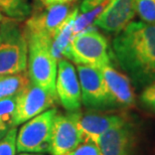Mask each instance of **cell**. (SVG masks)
Segmentation results:
<instances>
[{"label":"cell","mask_w":155,"mask_h":155,"mask_svg":"<svg viewBox=\"0 0 155 155\" xmlns=\"http://www.w3.org/2000/svg\"><path fill=\"white\" fill-rule=\"evenodd\" d=\"M31 82L27 73L0 77V99L15 97Z\"/></svg>","instance_id":"2e32d148"},{"label":"cell","mask_w":155,"mask_h":155,"mask_svg":"<svg viewBox=\"0 0 155 155\" xmlns=\"http://www.w3.org/2000/svg\"><path fill=\"white\" fill-rule=\"evenodd\" d=\"M135 10L141 21L155 24V0H135Z\"/></svg>","instance_id":"d6986e66"},{"label":"cell","mask_w":155,"mask_h":155,"mask_svg":"<svg viewBox=\"0 0 155 155\" xmlns=\"http://www.w3.org/2000/svg\"><path fill=\"white\" fill-rule=\"evenodd\" d=\"M0 10L8 18L20 21L31 14V7L26 0H0Z\"/></svg>","instance_id":"e0dca14e"},{"label":"cell","mask_w":155,"mask_h":155,"mask_svg":"<svg viewBox=\"0 0 155 155\" xmlns=\"http://www.w3.org/2000/svg\"><path fill=\"white\" fill-rule=\"evenodd\" d=\"M58 113L55 108H51L23 123L16 136L18 152H48L52 125Z\"/></svg>","instance_id":"5b68a950"},{"label":"cell","mask_w":155,"mask_h":155,"mask_svg":"<svg viewBox=\"0 0 155 155\" xmlns=\"http://www.w3.org/2000/svg\"><path fill=\"white\" fill-rule=\"evenodd\" d=\"M78 114H57L51 130V146L48 152L51 155H67L83 143V137L78 126Z\"/></svg>","instance_id":"9c48e42d"},{"label":"cell","mask_w":155,"mask_h":155,"mask_svg":"<svg viewBox=\"0 0 155 155\" xmlns=\"http://www.w3.org/2000/svg\"><path fill=\"white\" fill-rule=\"evenodd\" d=\"M139 140L137 123L129 119L122 125L104 133L97 145L100 155H137Z\"/></svg>","instance_id":"ba28073f"},{"label":"cell","mask_w":155,"mask_h":155,"mask_svg":"<svg viewBox=\"0 0 155 155\" xmlns=\"http://www.w3.org/2000/svg\"><path fill=\"white\" fill-rule=\"evenodd\" d=\"M18 155H43L40 153H27V152H20Z\"/></svg>","instance_id":"d4e9b609"},{"label":"cell","mask_w":155,"mask_h":155,"mask_svg":"<svg viewBox=\"0 0 155 155\" xmlns=\"http://www.w3.org/2000/svg\"><path fill=\"white\" fill-rule=\"evenodd\" d=\"M25 35L28 45L27 75L31 83L58 97L55 82L58 61L51 52L52 40L36 35L25 33Z\"/></svg>","instance_id":"3957f363"},{"label":"cell","mask_w":155,"mask_h":155,"mask_svg":"<svg viewBox=\"0 0 155 155\" xmlns=\"http://www.w3.org/2000/svg\"><path fill=\"white\" fill-rule=\"evenodd\" d=\"M8 132V131H7ZM7 132H2V131H0V140H1V139L4 137V136L6 135V133Z\"/></svg>","instance_id":"484cf974"},{"label":"cell","mask_w":155,"mask_h":155,"mask_svg":"<svg viewBox=\"0 0 155 155\" xmlns=\"http://www.w3.org/2000/svg\"><path fill=\"white\" fill-rule=\"evenodd\" d=\"M58 97L30 82L19 94L15 96V109L12 125L16 127L51 109Z\"/></svg>","instance_id":"52a82bcc"},{"label":"cell","mask_w":155,"mask_h":155,"mask_svg":"<svg viewBox=\"0 0 155 155\" xmlns=\"http://www.w3.org/2000/svg\"><path fill=\"white\" fill-rule=\"evenodd\" d=\"M16 136L17 130L15 127H12L8 130L6 135L0 140V155L16 154Z\"/></svg>","instance_id":"ffe728a7"},{"label":"cell","mask_w":155,"mask_h":155,"mask_svg":"<svg viewBox=\"0 0 155 155\" xmlns=\"http://www.w3.org/2000/svg\"><path fill=\"white\" fill-rule=\"evenodd\" d=\"M67 155H100V150L93 142H83Z\"/></svg>","instance_id":"7402d4cb"},{"label":"cell","mask_w":155,"mask_h":155,"mask_svg":"<svg viewBox=\"0 0 155 155\" xmlns=\"http://www.w3.org/2000/svg\"><path fill=\"white\" fill-rule=\"evenodd\" d=\"M135 13V0H109L94 24L107 32L118 33L131 22Z\"/></svg>","instance_id":"7c38bea8"},{"label":"cell","mask_w":155,"mask_h":155,"mask_svg":"<svg viewBox=\"0 0 155 155\" xmlns=\"http://www.w3.org/2000/svg\"><path fill=\"white\" fill-rule=\"evenodd\" d=\"M71 11L69 4H51L38 8L26 20L24 31L26 35H36L52 40Z\"/></svg>","instance_id":"30bf717a"},{"label":"cell","mask_w":155,"mask_h":155,"mask_svg":"<svg viewBox=\"0 0 155 155\" xmlns=\"http://www.w3.org/2000/svg\"><path fill=\"white\" fill-rule=\"evenodd\" d=\"M58 100L68 112L80 111L82 106L81 86L77 70L68 58L58 61V75L55 82Z\"/></svg>","instance_id":"8fae6325"},{"label":"cell","mask_w":155,"mask_h":155,"mask_svg":"<svg viewBox=\"0 0 155 155\" xmlns=\"http://www.w3.org/2000/svg\"><path fill=\"white\" fill-rule=\"evenodd\" d=\"M15 109V97L0 99V131L7 132L12 128Z\"/></svg>","instance_id":"ac0fdd59"},{"label":"cell","mask_w":155,"mask_h":155,"mask_svg":"<svg viewBox=\"0 0 155 155\" xmlns=\"http://www.w3.org/2000/svg\"><path fill=\"white\" fill-rule=\"evenodd\" d=\"M0 77H1V76H0Z\"/></svg>","instance_id":"f1b7e54d"},{"label":"cell","mask_w":155,"mask_h":155,"mask_svg":"<svg viewBox=\"0 0 155 155\" xmlns=\"http://www.w3.org/2000/svg\"><path fill=\"white\" fill-rule=\"evenodd\" d=\"M76 0H42L41 3L43 5H51V4H70Z\"/></svg>","instance_id":"cb8c5ba5"},{"label":"cell","mask_w":155,"mask_h":155,"mask_svg":"<svg viewBox=\"0 0 155 155\" xmlns=\"http://www.w3.org/2000/svg\"><path fill=\"white\" fill-rule=\"evenodd\" d=\"M39 1H40V2H41V1H42V0H39Z\"/></svg>","instance_id":"83f0119b"},{"label":"cell","mask_w":155,"mask_h":155,"mask_svg":"<svg viewBox=\"0 0 155 155\" xmlns=\"http://www.w3.org/2000/svg\"><path fill=\"white\" fill-rule=\"evenodd\" d=\"M111 97L117 109H130L135 106V93L132 82L124 74L118 72L111 64L100 69Z\"/></svg>","instance_id":"5bb4252c"},{"label":"cell","mask_w":155,"mask_h":155,"mask_svg":"<svg viewBox=\"0 0 155 155\" xmlns=\"http://www.w3.org/2000/svg\"><path fill=\"white\" fill-rule=\"evenodd\" d=\"M130 118L124 114H102V113H81L78 114V126L83 137V142L98 140L108 130L122 125Z\"/></svg>","instance_id":"4fadbf2b"},{"label":"cell","mask_w":155,"mask_h":155,"mask_svg":"<svg viewBox=\"0 0 155 155\" xmlns=\"http://www.w3.org/2000/svg\"><path fill=\"white\" fill-rule=\"evenodd\" d=\"M112 54L106 38L95 27H87L73 36L64 52V58L77 64L102 69L111 64Z\"/></svg>","instance_id":"277c9868"},{"label":"cell","mask_w":155,"mask_h":155,"mask_svg":"<svg viewBox=\"0 0 155 155\" xmlns=\"http://www.w3.org/2000/svg\"><path fill=\"white\" fill-rule=\"evenodd\" d=\"M28 45L17 20L5 18L0 23V76L26 72Z\"/></svg>","instance_id":"7a4b0ae2"},{"label":"cell","mask_w":155,"mask_h":155,"mask_svg":"<svg viewBox=\"0 0 155 155\" xmlns=\"http://www.w3.org/2000/svg\"><path fill=\"white\" fill-rule=\"evenodd\" d=\"M77 73L84 106L95 111L117 109L100 69L78 64Z\"/></svg>","instance_id":"8992f818"},{"label":"cell","mask_w":155,"mask_h":155,"mask_svg":"<svg viewBox=\"0 0 155 155\" xmlns=\"http://www.w3.org/2000/svg\"><path fill=\"white\" fill-rule=\"evenodd\" d=\"M139 102L144 109L155 114V82L144 87L139 96Z\"/></svg>","instance_id":"44dd1931"},{"label":"cell","mask_w":155,"mask_h":155,"mask_svg":"<svg viewBox=\"0 0 155 155\" xmlns=\"http://www.w3.org/2000/svg\"><path fill=\"white\" fill-rule=\"evenodd\" d=\"M109 0H83L80 6V10L82 13H88L96 9H101L104 4H107Z\"/></svg>","instance_id":"603a6c76"},{"label":"cell","mask_w":155,"mask_h":155,"mask_svg":"<svg viewBox=\"0 0 155 155\" xmlns=\"http://www.w3.org/2000/svg\"><path fill=\"white\" fill-rule=\"evenodd\" d=\"M112 51L136 89L155 82V24L130 22L117 33Z\"/></svg>","instance_id":"6da1fadb"},{"label":"cell","mask_w":155,"mask_h":155,"mask_svg":"<svg viewBox=\"0 0 155 155\" xmlns=\"http://www.w3.org/2000/svg\"><path fill=\"white\" fill-rule=\"evenodd\" d=\"M4 19H5L4 15H3V13L1 12V10H0V21H2V20H4Z\"/></svg>","instance_id":"4316f807"},{"label":"cell","mask_w":155,"mask_h":155,"mask_svg":"<svg viewBox=\"0 0 155 155\" xmlns=\"http://www.w3.org/2000/svg\"><path fill=\"white\" fill-rule=\"evenodd\" d=\"M78 15H79V9L71 11L69 16L66 18L52 38L51 52L58 61L64 58L66 49L74 36V24Z\"/></svg>","instance_id":"9a60e30c"}]
</instances>
